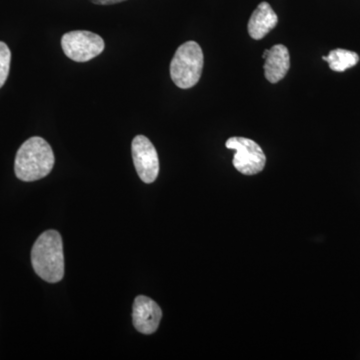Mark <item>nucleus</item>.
<instances>
[{"label":"nucleus","mask_w":360,"mask_h":360,"mask_svg":"<svg viewBox=\"0 0 360 360\" xmlns=\"http://www.w3.org/2000/svg\"><path fill=\"white\" fill-rule=\"evenodd\" d=\"M92 4H98V6H111V4H120L125 0H90Z\"/></svg>","instance_id":"12"},{"label":"nucleus","mask_w":360,"mask_h":360,"mask_svg":"<svg viewBox=\"0 0 360 360\" xmlns=\"http://www.w3.org/2000/svg\"><path fill=\"white\" fill-rule=\"evenodd\" d=\"M278 18L267 2H262L253 11L248 21V33L253 39H262L276 27Z\"/></svg>","instance_id":"9"},{"label":"nucleus","mask_w":360,"mask_h":360,"mask_svg":"<svg viewBox=\"0 0 360 360\" xmlns=\"http://www.w3.org/2000/svg\"><path fill=\"white\" fill-rule=\"evenodd\" d=\"M131 149L137 174L146 184H153L160 174V160L155 146L148 137L137 135L132 141Z\"/></svg>","instance_id":"6"},{"label":"nucleus","mask_w":360,"mask_h":360,"mask_svg":"<svg viewBox=\"0 0 360 360\" xmlns=\"http://www.w3.org/2000/svg\"><path fill=\"white\" fill-rule=\"evenodd\" d=\"M203 52L195 41L180 45L170 63V77L176 86L188 89L200 82L202 73Z\"/></svg>","instance_id":"3"},{"label":"nucleus","mask_w":360,"mask_h":360,"mask_svg":"<svg viewBox=\"0 0 360 360\" xmlns=\"http://www.w3.org/2000/svg\"><path fill=\"white\" fill-rule=\"evenodd\" d=\"M161 319L162 311L155 300L144 295H139L135 298L132 319L134 328L139 333L143 335H153L158 330Z\"/></svg>","instance_id":"7"},{"label":"nucleus","mask_w":360,"mask_h":360,"mask_svg":"<svg viewBox=\"0 0 360 360\" xmlns=\"http://www.w3.org/2000/svg\"><path fill=\"white\" fill-rule=\"evenodd\" d=\"M290 68V51L283 44L274 45L265 58V78L271 84H277L288 75Z\"/></svg>","instance_id":"8"},{"label":"nucleus","mask_w":360,"mask_h":360,"mask_svg":"<svg viewBox=\"0 0 360 360\" xmlns=\"http://www.w3.org/2000/svg\"><path fill=\"white\" fill-rule=\"evenodd\" d=\"M225 146L236 151L232 163L240 174L255 175L264 169L266 156L259 144L252 139L245 137H231L225 143Z\"/></svg>","instance_id":"4"},{"label":"nucleus","mask_w":360,"mask_h":360,"mask_svg":"<svg viewBox=\"0 0 360 360\" xmlns=\"http://www.w3.org/2000/svg\"><path fill=\"white\" fill-rule=\"evenodd\" d=\"M35 274L49 283H59L65 276V255L60 234L47 231L35 241L32 250Z\"/></svg>","instance_id":"1"},{"label":"nucleus","mask_w":360,"mask_h":360,"mask_svg":"<svg viewBox=\"0 0 360 360\" xmlns=\"http://www.w3.org/2000/svg\"><path fill=\"white\" fill-rule=\"evenodd\" d=\"M56 158L49 142L39 136L27 139L18 149L14 172L18 179L30 182L51 174Z\"/></svg>","instance_id":"2"},{"label":"nucleus","mask_w":360,"mask_h":360,"mask_svg":"<svg viewBox=\"0 0 360 360\" xmlns=\"http://www.w3.org/2000/svg\"><path fill=\"white\" fill-rule=\"evenodd\" d=\"M328 61L329 68L336 72H343L348 68H354L359 61V54L347 49H338L329 52L328 56L322 58Z\"/></svg>","instance_id":"10"},{"label":"nucleus","mask_w":360,"mask_h":360,"mask_svg":"<svg viewBox=\"0 0 360 360\" xmlns=\"http://www.w3.org/2000/svg\"><path fill=\"white\" fill-rule=\"evenodd\" d=\"M269 49H266V51H265L264 52V56H264V59H265V58H266L267 54H269Z\"/></svg>","instance_id":"13"},{"label":"nucleus","mask_w":360,"mask_h":360,"mask_svg":"<svg viewBox=\"0 0 360 360\" xmlns=\"http://www.w3.org/2000/svg\"><path fill=\"white\" fill-rule=\"evenodd\" d=\"M65 56L77 63H86L104 51L103 39L96 33L77 30L65 33L61 39Z\"/></svg>","instance_id":"5"},{"label":"nucleus","mask_w":360,"mask_h":360,"mask_svg":"<svg viewBox=\"0 0 360 360\" xmlns=\"http://www.w3.org/2000/svg\"><path fill=\"white\" fill-rule=\"evenodd\" d=\"M11 52L4 42L0 41V89L6 84L11 68Z\"/></svg>","instance_id":"11"}]
</instances>
